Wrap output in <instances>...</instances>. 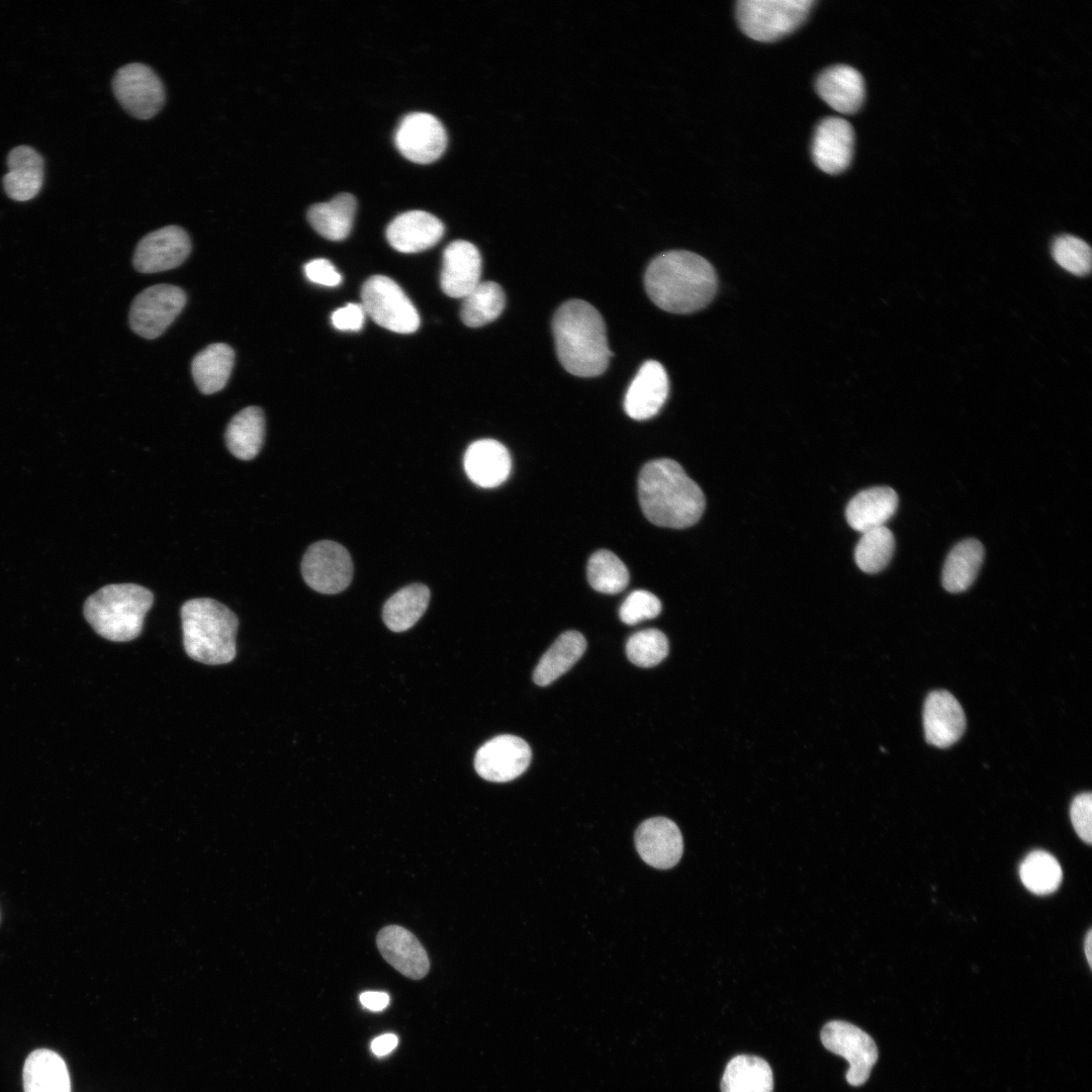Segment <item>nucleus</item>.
Here are the masks:
<instances>
[{"label": "nucleus", "mask_w": 1092, "mask_h": 1092, "mask_svg": "<svg viewBox=\"0 0 1092 1092\" xmlns=\"http://www.w3.org/2000/svg\"><path fill=\"white\" fill-rule=\"evenodd\" d=\"M984 559V547L976 539L959 542L948 553L941 575L943 587L949 593L968 589L977 577Z\"/></svg>", "instance_id": "nucleus-32"}, {"label": "nucleus", "mask_w": 1092, "mask_h": 1092, "mask_svg": "<svg viewBox=\"0 0 1092 1092\" xmlns=\"http://www.w3.org/2000/svg\"><path fill=\"white\" fill-rule=\"evenodd\" d=\"M531 757V748L525 740L515 735H498L477 750L474 767L486 781L506 783L521 776Z\"/></svg>", "instance_id": "nucleus-13"}, {"label": "nucleus", "mask_w": 1092, "mask_h": 1092, "mask_svg": "<svg viewBox=\"0 0 1092 1092\" xmlns=\"http://www.w3.org/2000/svg\"><path fill=\"white\" fill-rule=\"evenodd\" d=\"M813 0H741L736 17L742 31L758 41H774L794 31L807 18Z\"/></svg>", "instance_id": "nucleus-6"}, {"label": "nucleus", "mask_w": 1092, "mask_h": 1092, "mask_svg": "<svg viewBox=\"0 0 1092 1092\" xmlns=\"http://www.w3.org/2000/svg\"><path fill=\"white\" fill-rule=\"evenodd\" d=\"M230 452L242 460H251L260 452L265 438V417L258 406L240 411L230 421L225 431Z\"/></svg>", "instance_id": "nucleus-28"}, {"label": "nucleus", "mask_w": 1092, "mask_h": 1092, "mask_svg": "<svg viewBox=\"0 0 1092 1092\" xmlns=\"http://www.w3.org/2000/svg\"><path fill=\"white\" fill-rule=\"evenodd\" d=\"M361 1004L372 1011H380L387 1007L389 1004V996L384 992L367 991L363 992L360 997Z\"/></svg>", "instance_id": "nucleus-44"}, {"label": "nucleus", "mask_w": 1092, "mask_h": 1092, "mask_svg": "<svg viewBox=\"0 0 1092 1092\" xmlns=\"http://www.w3.org/2000/svg\"><path fill=\"white\" fill-rule=\"evenodd\" d=\"M586 572L590 586L603 594H618L629 582L626 565L616 554L605 549L590 556Z\"/></svg>", "instance_id": "nucleus-37"}, {"label": "nucleus", "mask_w": 1092, "mask_h": 1092, "mask_svg": "<svg viewBox=\"0 0 1092 1092\" xmlns=\"http://www.w3.org/2000/svg\"><path fill=\"white\" fill-rule=\"evenodd\" d=\"M720 1087L722 1092H772L771 1068L762 1058L738 1055L727 1064Z\"/></svg>", "instance_id": "nucleus-29"}, {"label": "nucleus", "mask_w": 1092, "mask_h": 1092, "mask_svg": "<svg viewBox=\"0 0 1092 1092\" xmlns=\"http://www.w3.org/2000/svg\"><path fill=\"white\" fill-rule=\"evenodd\" d=\"M186 303V294L178 286L157 284L146 288L133 299L129 310L132 331L146 339L161 336Z\"/></svg>", "instance_id": "nucleus-10"}, {"label": "nucleus", "mask_w": 1092, "mask_h": 1092, "mask_svg": "<svg viewBox=\"0 0 1092 1092\" xmlns=\"http://www.w3.org/2000/svg\"><path fill=\"white\" fill-rule=\"evenodd\" d=\"M820 1038L825 1049L848 1062L845 1078L849 1085L860 1086L868 1081L879 1053L867 1032L849 1022L832 1020L823 1026Z\"/></svg>", "instance_id": "nucleus-9"}, {"label": "nucleus", "mask_w": 1092, "mask_h": 1092, "mask_svg": "<svg viewBox=\"0 0 1092 1092\" xmlns=\"http://www.w3.org/2000/svg\"><path fill=\"white\" fill-rule=\"evenodd\" d=\"M397 1036L391 1033L382 1034L371 1042V1050L376 1056H385L391 1053L397 1045Z\"/></svg>", "instance_id": "nucleus-45"}, {"label": "nucleus", "mask_w": 1092, "mask_h": 1092, "mask_svg": "<svg viewBox=\"0 0 1092 1092\" xmlns=\"http://www.w3.org/2000/svg\"><path fill=\"white\" fill-rule=\"evenodd\" d=\"M898 507V495L889 486L871 487L856 493L848 503L845 517L848 525L855 531L884 526Z\"/></svg>", "instance_id": "nucleus-24"}, {"label": "nucleus", "mask_w": 1092, "mask_h": 1092, "mask_svg": "<svg viewBox=\"0 0 1092 1092\" xmlns=\"http://www.w3.org/2000/svg\"><path fill=\"white\" fill-rule=\"evenodd\" d=\"M376 944L383 959L403 976L420 980L428 974V953L419 939L404 927H383L377 934Z\"/></svg>", "instance_id": "nucleus-20"}, {"label": "nucleus", "mask_w": 1092, "mask_h": 1092, "mask_svg": "<svg viewBox=\"0 0 1092 1092\" xmlns=\"http://www.w3.org/2000/svg\"><path fill=\"white\" fill-rule=\"evenodd\" d=\"M1052 255L1061 267L1075 275H1086L1091 270V248L1077 237H1057L1052 246Z\"/></svg>", "instance_id": "nucleus-39"}, {"label": "nucleus", "mask_w": 1092, "mask_h": 1092, "mask_svg": "<svg viewBox=\"0 0 1092 1092\" xmlns=\"http://www.w3.org/2000/svg\"><path fill=\"white\" fill-rule=\"evenodd\" d=\"M586 641L577 631L562 633L542 655L533 679L536 685L545 687L564 674L582 656Z\"/></svg>", "instance_id": "nucleus-31"}, {"label": "nucleus", "mask_w": 1092, "mask_h": 1092, "mask_svg": "<svg viewBox=\"0 0 1092 1092\" xmlns=\"http://www.w3.org/2000/svg\"><path fill=\"white\" fill-rule=\"evenodd\" d=\"M112 90L124 110L139 119L155 116L166 99L162 80L151 67L142 63L119 68L112 79Z\"/></svg>", "instance_id": "nucleus-8"}, {"label": "nucleus", "mask_w": 1092, "mask_h": 1092, "mask_svg": "<svg viewBox=\"0 0 1092 1092\" xmlns=\"http://www.w3.org/2000/svg\"><path fill=\"white\" fill-rule=\"evenodd\" d=\"M635 845L647 864L661 870L674 867L684 850L677 825L665 817H653L642 822L635 833Z\"/></svg>", "instance_id": "nucleus-15"}, {"label": "nucleus", "mask_w": 1092, "mask_h": 1092, "mask_svg": "<svg viewBox=\"0 0 1092 1092\" xmlns=\"http://www.w3.org/2000/svg\"><path fill=\"white\" fill-rule=\"evenodd\" d=\"M154 602L153 594L134 583L108 584L91 595L83 614L101 637L113 642L135 639Z\"/></svg>", "instance_id": "nucleus-5"}, {"label": "nucleus", "mask_w": 1092, "mask_h": 1092, "mask_svg": "<svg viewBox=\"0 0 1092 1092\" xmlns=\"http://www.w3.org/2000/svg\"><path fill=\"white\" fill-rule=\"evenodd\" d=\"M661 612L659 599L650 592L637 589L631 593L619 610L623 623L635 625L643 620L653 619Z\"/></svg>", "instance_id": "nucleus-40"}, {"label": "nucleus", "mask_w": 1092, "mask_h": 1092, "mask_svg": "<svg viewBox=\"0 0 1092 1092\" xmlns=\"http://www.w3.org/2000/svg\"><path fill=\"white\" fill-rule=\"evenodd\" d=\"M1084 951H1085V954H1086L1087 962H1088V964H1089V966L1091 968V963H1092V931H1091V929L1087 932L1086 937H1085Z\"/></svg>", "instance_id": "nucleus-46"}, {"label": "nucleus", "mask_w": 1092, "mask_h": 1092, "mask_svg": "<svg viewBox=\"0 0 1092 1092\" xmlns=\"http://www.w3.org/2000/svg\"><path fill=\"white\" fill-rule=\"evenodd\" d=\"M306 278L315 284L335 287L342 282V275L327 259H314L304 265Z\"/></svg>", "instance_id": "nucleus-42"}, {"label": "nucleus", "mask_w": 1092, "mask_h": 1092, "mask_svg": "<svg viewBox=\"0 0 1092 1092\" xmlns=\"http://www.w3.org/2000/svg\"><path fill=\"white\" fill-rule=\"evenodd\" d=\"M183 644L192 659L210 665L236 657L238 618L228 607L209 598L192 599L180 610Z\"/></svg>", "instance_id": "nucleus-4"}, {"label": "nucleus", "mask_w": 1092, "mask_h": 1092, "mask_svg": "<svg viewBox=\"0 0 1092 1092\" xmlns=\"http://www.w3.org/2000/svg\"><path fill=\"white\" fill-rule=\"evenodd\" d=\"M8 172L3 177L6 194L17 201L32 199L43 181V160L32 148H14L7 159Z\"/></svg>", "instance_id": "nucleus-25"}, {"label": "nucleus", "mask_w": 1092, "mask_h": 1092, "mask_svg": "<svg viewBox=\"0 0 1092 1092\" xmlns=\"http://www.w3.org/2000/svg\"><path fill=\"white\" fill-rule=\"evenodd\" d=\"M818 95L834 110L851 114L864 100V81L860 73L847 65L824 70L816 80Z\"/></svg>", "instance_id": "nucleus-22"}, {"label": "nucleus", "mask_w": 1092, "mask_h": 1092, "mask_svg": "<svg viewBox=\"0 0 1092 1092\" xmlns=\"http://www.w3.org/2000/svg\"><path fill=\"white\" fill-rule=\"evenodd\" d=\"M24 1092H71V1080L63 1058L47 1049L31 1052L23 1066Z\"/></svg>", "instance_id": "nucleus-26"}, {"label": "nucleus", "mask_w": 1092, "mask_h": 1092, "mask_svg": "<svg viewBox=\"0 0 1092 1092\" xmlns=\"http://www.w3.org/2000/svg\"><path fill=\"white\" fill-rule=\"evenodd\" d=\"M361 304L377 325L394 333L411 334L420 327V315L400 286L384 275L368 278L361 289Z\"/></svg>", "instance_id": "nucleus-7"}, {"label": "nucleus", "mask_w": 1092, "mask_h": 1092, "mask_svg": "<svg viewBox=\"0 0 1092 1092\" xmlns=\"http://www.w3.org/2000/svg\"><path fill=\"white\" fill-rule=\"evenodd\" d=\"M356 209V198L351 193H340L327 202L310 206L307 219L322 237L342 241L352 230Z\"/></svg>", "instance_id": "nucleus-27"}, {"label": "nucleus", "mask_w": 1092, "mask_h": 1092, "mask_svg": "<svg viewBox=\"0 0 1092 1092\" xmlns=\"http://www.w3.org/2000/svg\"><path fill=\"white\" fill-rule=\"evenodd\" d=\"M557 358L563 368L579 377L605 372L612 352L601 313L588 302L571 299L562 303L552 318Z\"/></svg>", "instance_id": "nucleus-3"}, {"label": "nucleus", "mask_w": 1092, "mask_h": 1092, "mask_svg": "<svg viewBox=\"0 0 1092 1092\" xmlns=\"http://www.w3.org/2000/svg\"><path fill=\"white\" fill-rule=\"evenodd\" d=\"M482 260L478 249L470 242H451L443 253L440 285L445 294L465 297L480 282Z\"/></svg>", "instance_id": "nucleus-19"}, {"label": "nucleus", "mask_w": 1092, "mask_h": 1092, "mask_svg": "<svg viewBox=\"0 0 1092 1092\" xmlns=\"http://www.w3.org/2000/svg\"><path fill=\"white\" fill-rule=\"evenodd\" d=\"M235 352L224 343L205 347L191 364L192 376L200 392L211 394L221 390L232 373Z\"/></svg>", "instance_id": "nucleus-30"}, {"label": "nucleus", "mask_w": 1092, "mask_h": 1092, "mask_svg": "<svg viewBox=\"0 0 1092 1092\" xmlns=\"http://www.w3.org/2000/svg\"><path fill=\"white\" fill-rule=\"evenodd\" d=\"M668 390L664 367L655 360L644 362L627 389L624 399L626 414L638 421L654 417L664 404Z\"/></svg>", "instance_id": "nucleus-18"}, {"label": "nucleus", "mask_w": 1092, "mask_h": 1092, "mask_svg": "<svg viewBox=\"0 0 1092 1092\" xmlns=\"http://www.w3.org/2000/svg\"><path fill=\"white\" fill-rule=\"evenodd\" d=\"M365 316L361 303H348L336 309L331 320L337 330L357 332L363 328Z\"/></svg>", "instance_id": "nucleus-43"}, {"label": "nucleus", "mask_w": 1092, "mask_h": 1092, "mask_svg": "<svg viewBox=\"0 0 1092 1092\" xmlns=\"http://www.w3.org/2000/svg\"><path fill=\"white\" fill-rule=\"evenodd\" d=\"M649 298L659 308L673 313H691L713 299L718 285L713 266L689 251H668L655 257L644 275Z\"/></svg>", "instance_id": "nucleus-1"}, {"label": "nucleus", "mask_w": 1092, "mask_h": 1092, "mask_svg": "<svg viewBox=\"0 0 1092 1092\" xmlns=\"http://www.w3.org/2000/svg\"><path fill=\"white\" fill-rule=\"evenodd\" d=\"M460 316L464 325L479 328L496 320L506 305L503 288L493 281L479 282L462 298Z\"/></svg>", "instance_id": "nucleus-34"}, {"label": "nucleus", "mask_w": 1092, "mask_h": 1092, "mask_svg": "<svg viewBox=\"0 0 1092 1092\" xmlns=\"http://www.w3.org/2000/svg\"><path fill=\"white\" fill-rule=\"evenodd\" d=\"M1019 877L1031 893L1048 895L1055 892L1061 885L1063 872L1059 861L1051 853L1034 850L1022 860Z\"/></svg>", "instance_id": "nucleus-35"}, {"label": "nucleus", "mask_w": 1092, "mask_h": 1092, "mask_svg": "<svg viewBox=\"0 0 1092 1092\" xmlns=\"http://www.w3.org/2000/svg\"><path fill=\"white\" fill-rule=\"evenodd\" d=\"M1072 825L1077 835L1086 843L1092 841V795L1081 793L1072 801L1070 807Z\"/></svg>", "instance_id": "nucleus-41"}, {"label": "nucleus", "mask_w": 1092, "mask_h": 1092, "mask_svg": "<svg viewBox=\"0 0 1092 1092\" xmlns=\"http://www.w3.org/2000/svg\"><path fill=\"white\" fill-rule=\"evenodd\" d=\"M304 581L315 592L338 594L350 584L353 562L347 549L337 542L324 540L308 547L301 561Z\"/></svg>", "instance_id": "nucleus-11"}, {"label": "nucleus", "mask_w": 1092, "mask_h": 1092, "mask_svg": "<svg viewBox=\"0 0 1092 1092\" xmlns=\"http://www.w3.org/2000/svg\"><path fill=\"white\" fill-rule=\"evenodd\" d=\"M668 653L666 636L657 629L634 633L626 643L628 659L640 667H652L661 662Z\"/></svg>", "instance_id": "nucleus-38"}, {"label": "nucleus", "mask_w": 1092, "mask_h": 1092, "mask_svg": "<svg viewBox=\"0 0 1092 1092\" xmlns=\"http://www.w3.org/2000/svg\"><path fill=\"white\" fill-rule=\"evenodd\" d=\"M430 589L422 583L410 584L392 595L384 604L382 618L388 629L402 632L413 627L426 612Z\"/></svg>", "instance_id": "nucleus-33"}, {"label": "nucleus", "mask_w": 1092, "mask_h": 1092, "mask_svg": "<svg viewBox=\"0 0 1092 1092\" xmlns=\"http://www.w3.org/2000/svg\"><path fill=\"white\" fill-rule=\"evenodd\" d=\"M512 467L508 449L492 439L475 441L464 455V468L469 479L478 486L490 488L502 484Z\"/></svg>", "instance_id": "nucleus-23"}, {"label": "nucleus", "mask_w": 1092, "mask_h": 1092, "mask_svg": "<svg viewBox=\"0 0 1092 1092\" xmlns=\"http://www.w3.org/2000/svg\"><path fill=\"white\" fill-rule=\"evenodd\" d=\"M444 224L423 210L397 215L386 229L389 245L401 253H418L434 247L444 235Z\"/></svg>", "instance_id": "nucleus-21"}, {"label": "nucleus", "mask_w": 1092, "mask_h": 1092, "mask_svg": "<svg viewBox=\"0 0 1092 1092\" xmlns=\"http://www.w3.org/2000/svg\"><path fill=\"white\" fill-rule=\"evenodd\" d=\"M854 145L851 124L840 117H828L817 126L812 142L816 166L827 174H838L850 164Z\"/></svg>", "instance_id": "nucleus-16"}, {"label": "nucleus", "mask_w": 1092, "mask_h": 1092, "mask_svg": "<svg viewBox=\"0 0 1092 1092\" xmlns=\"http://www.w3.org/2000/svg\"><path fill=\"white\" fill-rule=\"evenodd\" d=\"M191 241L178 225H167L146 235L135 248L132 263L141 273H156L178 267L188 257Z\"/></svg>", "instance_id": "nucleus-14"}, {"label": "nucleus", "mask_w": 1092, "mask_h": 1092, "mask_svg": "<svg viewBox=\"0 0 1092 1092\" xmlns=\"http://www.w3.org/2000/svg\"><path fill=\"white\" fill-rule=\"evenodd\" d=\"M399 153L417 164L438 160L447 146V133L442 122L427 112H413L399 122L395 135Z\"/></svg>", "instance_id": "nucleus-12"}, {"label": "nucleus", "mask_w": 1092, "mask_h": 1092, "mask_svg": "<svg viewBox=\"0 0 1092 1092\" xmlns=\"http://www.w3.org/2000/svg\"><path fill=\"white\" fill-rule=\"evenodd\" d=\"M638 497L643 514L652 524L671 529L696 524L706 505L700 486L680 464L668 458L651 460L642 467Z\"/></svg>", "instance_id": "nucleus-2"}, {"label": "nucleus", "mask_w": 1092, "mask_h": 1092, "mask_svg": "<svg viewBox=\"0 0 1092 1092\" xmlns=\"http://www.w3.org/2000/svg\"><path fill=\"white\" fill-rule=\"evenodd\" d=\"M895 549L892 532L881 526L861 533L854 550V560L860 570L877 573L890 562Z\"/></svg>", "instance_id": "nucleus-36"}, {"label": "nucleus", "mask_w": 1092, "mask_h": 1092, "mask_svg": "<svg viewBox=\"0 0 1092 1092\" xmlns=\"http://www.w3.org/2000/svg\"><path fill=\"white\" fill-rule=\"evenodd\" d=\"M926 741L938 748L954 744L964 734L966 717L959 701L947 691L931 692L924 703Z\"/></svg>", "instance_id": "nucleus-17"}]
</instances>
